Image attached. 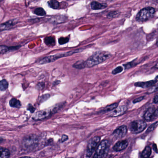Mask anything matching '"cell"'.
<instances>
[{
	"mask_svg": "<svg viewBox=\"0 0 158 158\" xmlns=\"http://www.w3.org/2000/svg\"><path fill=\"white\" fill-rule=\"evenodd\" d=\"M111 55L107 51H100L95 52L86 61H84L85 68H91L103 63L111 57Z\"/></svg>",
	"mask_w": 158,
	"mask_h": 158,
	"instance_id": "cell-1",
	"label": "cell"
},
{
	"mask_svg": "<svg viewBox=\"0 0 158 158\" xmlns=\"http://www.w3.org/2000/svg\"><path fill=\"white\" fill-rule=\"evenodd\" d=\"M64 104L65 103H60L48 109L38 111L34 115L33 119L35 121H41L49 118L57 112L64 106Z\"/></svg>",
	"mask_w": 158,
	"mask_h": 158,
	"instance_id": "cell-2",
	"label": "cell"
},
{
	"mask_svg": "<svg viewBox=\"0 0 158 158\" xmlns=\"http://www.w3.org/2000/svg\"><path fill=\"white\" fill-rule=\"evenodd\" d=\"M39 143V139L37 135L31 134L26 136L23 139L22 144L26 149H33L36 148Z\"/></svg>",
	"mask_w": 158,
	"mask_h": 158,
	"instance_id": "cell-3",
	"label": "cell"
},
{
	"mask_svg": "<svg viewBox=\"0 0 158 158\" xmlns=\"http://www.w3.org/2000/svg\"><path fill=\"white\" fill-rule=\"evenodd\" d=\"M155 10L152 7H147L142 9L138 13L136 20L138 22H145L153 17Z\"/></svg>",
	"mask_w": 158,
	"mask_h": 158,
	"instance_id": "cell-4",
	"label": "cell"
},
{
	"mask_svg": "<svg viewBox=\"0 0 158 158\" xmlns=\"http://www.w3.org/2000/svg\"><path fill=\"white\" fill-rule=\"evenodd\" d=\"M110 147V143L107 140H103L95 150L94 158H102L105 157L108 154Z\"/></svg>",
	"mask_w": 158,
	"mask_h": 158,
	"instance_id": "cell-5",
	"label": "cell"
},
{
	"mask_svg": "<svg viewBox=\"0 0 158 158\" xmlns=\"http://www.w3.org/2000/svg\"><path fill=\"white\" fill-rule=\"evenodd\" d=\"M79 51L78 50L73 51L65 52V53L58 54V55H55L48 56L43 58V59H40L38 61V64H40V65H43V64H47V63H51V62H53L54 61H56L59 59L71 55L73 54H75L76 52H79Z\"/></svg>",
	"mask_w": 158,
	"mask_h": 158,
	"instance_id": "cell-6",
	"label": "cell"
},
{
	"mask_svg": "<svg viewBox=\"0 0 158 158\" xmlns=\"http://www.w3.org/2000/svg\"><path fill=\"white\" fill-rule=\"evenodd\" d=\"M147 126V124L145 121L136 120L131 122L129 125V129L133 134H139L145 130Z\"/></svg>",
	"mask_w": 158,
	"mask_h": 158,
	"instance_id": "cell-7",
	"label": "cell"
},
{
	"mask_svg": "<svg viewBox=\"0 0 158 158\" xmlns=\"http://www.w3.org/2000/svg\"><path fill=\"white\" fill-rule=\"evenodd\" d=\"M100 137L95 136L90 140L87 146L86 150V157L90 158L95 151L98 143L100 141Z\"/></svg>",
	"mask_w": 158,
	"mask_h": 158,
	"instance_id": "cell-8",
	"label": "cell"
},
{
	"mask_svg": "<svg viewBox=\"0 0 158 158\" xmlns=\"http://www.w3.org/2000/svg\"><path fill=\"white\" fill-rule=\"evenodd\" d=\"M158 115V109H156L154 107H150L144 114L143 118L147 122H151L157 119Z\"/></svg>",
	"mask_w": 158,
	"mask_h": 158,
	"instance_id": "cell-9",
	"label": "cell"
},
{
	"mask_svg": "<svg viewBox=\"0 0 158 158\" xmlns=\"http://www.w3.org/2000/svg\"><path fill=\"white\" fill-rule=\"evenodd\" d=\"M127 106H117V107L111 111L109 116L111 117H116L123 115L127 111Z\"/></svg>",
	"mask_w": 158,
	"mask_h": 158,
	"instance_id": "cell-10",
	"label": "cell"
},
{
	"mask_svg": "<svg viewBox=\"0 0 158 158\" xmlns=\"http://www.w3.org/2000/svg\"><path fill=\"white\" fill-rule=\"evenodd\" d=\"M127 132V127L125 125L121 126L114 131L113 135L115 138L119 139L124 137Z\"/></svg>",
	"mask_w": 158,
	"mask_h": 158,
	"instance_id": "cell-11",
	"label": "cell"
},
{
	"mask_svg": "<svg viewBox=\"0 0 158 158\" xmlns=\"http://www.w3.org/2000/svg\"><path fill=\"white\" fill-rule=\"evenodd\" d=\"M158 76H157L156 79L152 80L149 81L147 82H138L135 83V85L136 87H139L142 88H148L151 87L152 86L156 84L158 81Z\"/></svg>",
	"mask_w": 158,
	"mask_h": 158,
	"instance_id": "cell-12",
	"label": "cell"
},
{
	"mask_svg": "<svg viewBox=\"0 0 158 158\" xmlns=\"http://www.w3.org/2000/svg\"><path fill=\"white\" fill-rule=\"evenodd\" d=\"M128 142L127 140H121L115 143L113 147V149L115 152H120L127 148Z\"/></svg>",
	"mask_w": 158,
	"mask_h": 158,
	"instance_id": "cell-13",
	"label": "cell"
},
{
	"mask_svg": "<svg viewBox=\"0 0 158 158\" xmlns=\"http://www.w3.org/2000/svg\"><path fill=\"white\" fill-rule=\"evenodd\" d=\"M18 22V20L17 19L10 20L0 25V32L8 30L10 28H12L13 26L16 24Z\"/></svg>",
	"mask_w": 158,
	"mask_h": 158,
	"instance_id": "cell-14",
	"label": "cell"
},
{
	"mask_svg": "<svg viewBox=\"0 0 158 158\" xmlns=\"http://www.w3.org/2000/svg\"><path fill=\"white\" fill-rule=\"evenodd\" d=\"M119 103H114L111 104L109 105L108 106L105 107L103 110H101L100 113H105L109 112L111 111L114 109H115L116 107L118 106Z\"/></svg>",
	"mask_w": 158,
	"mask_h": 158,
	"instance_id": "cell-15",
	"label": "cell"
},
{
	"mask_svg": "<svg viewBox=\"0 0 158 158\" xmlns=\"http://www.w3.org/2000/svg\"><path fill=\"white\" fill-rule=\"evenodd\" d=\"M91 8L93 10H101V9H105L107 7L106 4H102L99 3L97 2H93L91 3Z\"/></svg>",
	"mask_w": 158,
	"mask_h": 158,
	"instance_id": "cell-16",
	"label": "cell"
},
{
	"mask_svg": "<svg viewBox=\"0 0 158 158\" xmlns=\"http://www.w3.org/2000/svg\"><path fill=\"white\" fill-rule=\"evenodd\" d=\"M10 155V152L8 149L0 147V158H9Z\"/></svg>",
	"mask_w": 158,
	"mask_h": 158,
	"instance_id": "cell-17",
	"label": "cell"
},
{
	"mask_svg": "<svg viewBox=\"0 0 158 158\" xmlns=\"http://www.w3.org/2000/svg\"><path fill=\"white\" fill-rule=\"evenodd\" d=\"M45 44L49 47H53L56 44L55 40L53 37L49 36L45 38L44 39Z\"/></svg>",
	"mask_w": 158,
	"mask_h": 158,
	"instance_id": "cell-18",
	"label": "cell"
},
{
	"mask_svg": "<svg viewBox=\"0 0 158 158\" xmlns=\"http://www.w3.org/2000/svg\"><path fill=\"white\" fill-rule=\"evenodd\" d=\"M10 105L11 107L13 108H19L21 107L22 104L19 100L15 98H12L10 100Z\"/></svg>",
	"mask_w": 158,
	"mask_h": 158,
	"instance_id": "cell-19",
	"label": "cell"
},
{
	"mask_svg": "<svg viewBox=\"0 0 158 158\" xmlns=\"http://www.w3.org/2000/svg\"><path fill=\"white\" fill-rule=\"evenodd\" d=\"M152 153V149L149 146H147L143 150L142 152V157L143 158H148L150 156L151 154Z\"/></svg>",
	"mask_w": 158,
	"mask_h": 158,
	"instance_id": "cell-20",
	"label": "cell"
},
{
	"mask_svg": "<svg viewBox=\"0 0 158 158\" xmlns=\"http://www.w3.org/2000/svg\"><path fill=\"white\" fill-rule=\"evenodd\" d=\"M49 7L52 9H58L59 7V3L56 0H50L48 2Z\"/></svg>",
	"mask_w": 158,
	"mask_h": 158,
	"instance_id": "cell-21",
	"label": "cell"
},
{
	"mask_svg": "<svg viewBox=\"0 0 158 158\" xmlns=\"http://www.w3.org/2000/svg\"><path fill=\"white\" fill-rule=\"evenodd\" d=\"M9 83L6 80L3 79L0 81V90L5 91L8 89Z\"/></svg>",
	"mask_w": 158,
	"mask_h": 158,
	"instance_id": "cell-22",
	"label": "cell"
},
{
	"mask_svg": "<svg viewBox=\"0 0 158 158\" xmlns=\"http://www.w3.org/2000/svg\"><path fill=\"white\" fill-rule=\"evenodd\" d=\"M34 13L38 16H45L46 14V11L42 8H38L35 9Z\"/></svg>",
	"mask_w": 158,
	"mask_h": 158,
	"instance_id": "cell-23",
	"label": "cell"
},
{
	"mask_svg": "<svg viewBox=\"0 0 158 158\" xmlns=\"http://www.w3.org/2000/svg\"><path fill=\"white\" fill-rule=\"evenodd\" d=\"M73 67L78 69H82L85 68L84 67V63L83 61H79L76 62L73 66Z\"/></svg>",
	"mask_w": 158,
	"mask_h": 158,
	"instance_id": "cell-24",
	"label": "cell"
},
{
	"mask_svg": "<svg viewBox=\"0 0 158 158\" xmlns=\"http://www.w3.org/2000/svg\"><path fill=\"white\" fill-rule=\"evenodd\" d=\"M11 51L10 47L6 46H0V54H4Z\"/></svg>",
	"mask_w": 158,
	"mask_h": 158,
	"instance_id": "cell-25",
	"label": "cell"
},
{
	"mask_svg": "<svg viewBox=\"0 0 158 158\" xmlns=\"http://www.w3.org/2000/svg\"><path fill=\"white\" fill-rule=\"evenodd\" d=\"M157 126H158V122H156L155 123H153V124L151 125L148 128L146 132H147V133H149V132L153 131V130L155 129V128L157 127Z\"/></svg>",
	"mask_w": 158,
	"mask_h": 158,
	"instance_id": "cell-26",
	"label": "cell"
},
{
	"mask_svg": "<svg viewBox=\"0 0 158 158\" xmlns=\"http://www.w3.org/2000/svg\"><path fill=\"white\" fill-rule=\"evenodd\" d=\"M124 70V68L123 67H121V66H119V67H117L115 68V69L112 71V73L114 75H116V74H118V73H121Z\"/></svg>",
	"mask_w": 158,
	"mask_h": 158,
	"instance_id": "cell-27",
	"label": "cell"
},
{
	"mask_svg": "<svg viewBox=\"0 0 158 158\" xmlns=\"http://www.w3.org/2000/svg\"><path fill=\"white\" fill-rule=\"evenodd\" d=\"M158 91V84H154L153 86H152L151 88L148 91V94L152 93L154 92L157 91Z\"/></svg>",
	"mask_w": 158,
	"mask_h": 158,
	"instance_id": "cell-28",
	"label": "cell"
},
{
	"mask_svg": "<svg viewBox=\"0 0 158 158\" xmlns=\"http://www.w3.org/2000/svg\"><path fill=\"white\" fill-rule=\"evenodd\" d=\"M69 39L68 38H60L59 39V42L60 45H63L68 42Z\"/></svg>",
	"mask_w": 158,
	"mask_h": 158,
	"instance_id": "cell-29",
	"label": "cell"
},
{
	"mask_svg": "<svg viewBox=\"0 0 158 158\" xmlns=\"http://www.w3.org/2000/svg\"><path fill=\"white\" fill-rule=\"evenodd\" d=\"M136 63H135L134 61H132V62H130V63H128V64L125 65L124 67H125L126 69H129L130 68H132V67L136 66Z\"/></svg>",
	"mask_w": 158,
	"mask_h": 158,
	"instance_id": "cell-30",
	"label": "cell"
},
{
	"mask_svg": "<svg viewBox=\"0 0 158 158\" xmlns=\"http://www.w3.org/2000/svg\"><path fill=\"white\" fill-rule=\"evenodd\" d=\"M144 98H145V96H140V97H138V98L135 99V100H133V103H139V102L142 101V100L144 99Z\"/></svg>",
	"mask_w": 158,
	"mask_h": 158,
	"instance_id": "cell-31",
	"label": "cell"
},
{
	"mask_svg": "<svg viewBox=\"0 0 158 158\" xmlns=\"http://www.w3.org/2000/svg\"><path fill=\"white\" fill-rule=\"evenodd\" d=\"M44 86H45V84L44 83H39L37 85V88L38 90H41L44 88Z\"/></svg>",
	"mask_w": 158,
	"mask_h": 158,
	"instance_id": "cell-32",
	"label": "cell"
},
{
	"mask_svg": "<svg viewBox=\"0 0 158 158\" xmlns=\"http://www.w3.org/2000/svg\"><path fill=\"white\" fill-rule=\"evenodd\" d=\"M27 110L28 111H30L31 113H33L35 111V108L32 106V105L29 104L28 105V107H27Z\"/></svg>",
	"mask_w": 158,
	"mask_h": 158,
	"instance_id": "cell-33",
	"label": "cell"
},
{
	"mask_svg": "<svg viewBox=\"0 0 158 158\" xmlns=\"http://www.w3.org/2000/svg\"><path fill=\"white\" fill-rule=\"evenodd\" d=\"M68 139V136L67 135H63L61 138V142H64L65 141H67Z\"/></svg>",
	"mask_w": 158,
	"mask_h": 158,
	"instance_id": "cell-34",
	"label": "cell"
},
{
	"mask_svg": "<svg viewBox=\"0 0 158 158\" xmlns=\"http://www.w3.org/2000/svg\"><path fill=\"white\" fill-rule=\"evenodd\" d=\"M153 103H154L157 104L158 102V95L156 94L155 96H154V99H153Z\"/></svg>",
	"mask_w": 158,
	"mask_h": 158,
	"instance_id": "cell-35",
	"label": "cell"
},
{
	"mask_svg": "<svg viewBox=\"0 0 158 158\" xmlns=\"http://www.w3.org/2000/svg\"><path fill=\"white\" fill-rule=\"evenodd\" d=\"M152 148H153V150L155 151V152H156V153H157L158 152H157V148L156 144H153V145H152Z\"/></svg>",
	"mask_w": 158,
	"mask_h": 158,
	"instance_id": "cell-36",
	"label": "cell"
},
{
	"mask_svg": "<svg viewBox=\"0 0 158 158\" xmlns=\"http://www.w3.org/2000/svg\"><path fill=\"white\" fill-rule=\"evenodd\" d=\"M4 141V139H2V138L0 137V143H2Z\"/></svg>",
	"mask_w": 158,
	"mask_h": 158,
	"instance_id": "cell-37",
	"label": "cell"
}]
</instances>
